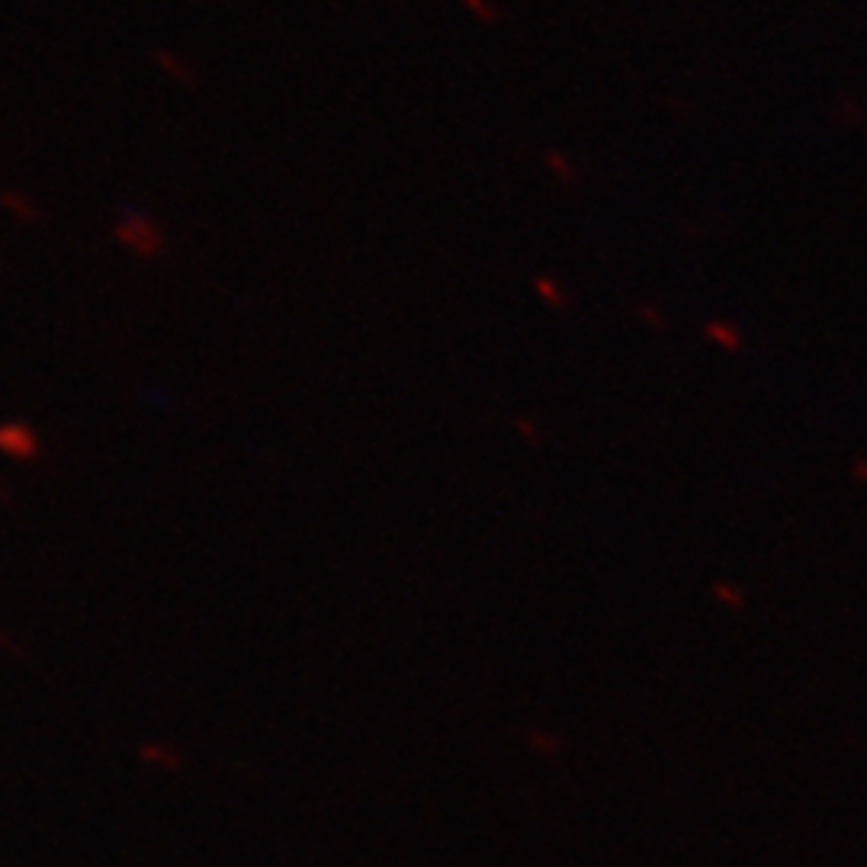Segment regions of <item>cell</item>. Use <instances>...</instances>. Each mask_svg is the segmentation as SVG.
<instances>
[{
	"mask_svg": "<svg viewBox=\"0 0 867 867\" xmlns=\"http://www.w3.org/2000/svg\"><path fill=\"white\" fill-rule=\"evenodd\" d=\"M158 62H164V65H161L164 71H171V74H177V81H180V84H184V81L190 78V71L184 68V62H177V58H174V55H167V52H161V55H158Z\"/></svg>",
	"mask_w": 867,
	"mask_h": 867,
	"instance_id": "obj_1",
	"label": "cell"
}]
</instances>
